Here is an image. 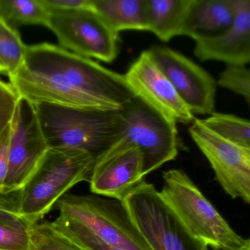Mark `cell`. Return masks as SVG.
I'll list each match as a JSON object with an SVG mask.
<instances>
[{
    "mask_svg": "<svg viewBox=\"0 0 250 250\" xmlns=\"http://www.w3.org/2000/svg\"><path fill=\"white\" fill-rule=\"evenodd\" d=\"M192 0H146L148 31L163 42L183 34Z\"/></svg>",
    "mask_w": 250,
    "mask_h": 250,
    "instance_id": "9a60e30c",
    "label": "cell"
},
{
    "mask_svg": "<svg viewBox=\"0 0 250 250\" xmlns=\"http://www.w3.org/2000/svg\"><path fill=\"white\" fill-rule=\"evenodd\" d=\"M54 207L60 215L85 226L105 243L124 250H152L121 201L67 193Z\"/></svg>",
    "mask_w": 250,
    "mask_h": 250,
    "instance_id": "5b68a950",
    "label": "cell"
},
{
    "mask_svg": "<svg viewBox=\"0 0 250 250\" xmlns=\"http://www.w3.org/2000/svg\"><path fill=\"white\" fill-rule=\"evenodd\" d=\"M219 86L240 95L250 109V70L247 67L227 66L220 74Z\"/></svg>",
    "mask_w": 250,
    "mask_h": 250,
    "instance_id": "7402d4cb",
    "label": "cell"
},
{
    "mask_svg": "<svg viewBox=\"0 0 250 250\" xmlns=\"http://www.w3.org/2000/svg\"><path fill=\"white\" fill-rule=\"evenodd\" d=\"M51 227L62 236L84 250H124L105 243L80 223L59 215L50 222Z\"/></svg>",
    "mask_w": 250,
    "mask_h": 250,
    "instance_id": "d6986e66",
    "label": "cell"
},
{
    "mask_svg": "<svg viewBox=\"0 0 250 250\" xmlns=\"http://www.w3.org/2000/svg\"><path fill=\"white\" fill-rule=\"evenodd\" d=\"M189 133L225 192L250 205V148L219 135L202 119L194 120Z\"/></svg>",
    "mask_w": 250,
    "mask_h": 250,
    "instance_id": "ba28073f",
    "label": "cell"
},
{
    "mask_svg": "<svg viewBox=\"0 0 250 250\" xmlns=\"http://www.w3.org/2000/svg\"><path fill=\"white\" fill-rule=\"evenodd\" d=\"M236 15L221 36L195 42L194 54L201 62H222L230 67L250 64V0H234Z\"/></svg>",
    "mask_w": 250,
    "mask_h": 250,
    "instance_id": "4fadbf2b",
    "label": "cell"
},
{
    "mask_svg": "<svg viewBox=\"0 0 250 250\" xmlns=\"http://www.w3.org/2000/svg\"><path fill=\"white\" fill-rule=\"evenodd\" d=\"M123 204L151 250H208L188 233L152 183L141 182Z\"/></svg>",
    "mask_w": 250,
    "mask_h": 250,
    "instance_id": "8992f818",
    "label": "cell"
},
{
    "mask_svg": "<svg viewBox=\"0 0 250 250\" xmlns=\"http://www.w3.org/2000/svg\"><path fill=\"white\" fill-rule=\"evenodd\" d=\"M135 96L175 123H192L195 117L163 72L144 51L124 74Z\"/></svg>",
    "mask_w": 250,
    "mask_h": 250,
    "instance_id": "8fae6325",
    "label": "cell"
},
{
    "mask_svg": "<svg viewBox=\"0 0 250 250\" xmlns=\"http://www.w3.org/2000/svg\"><path fill=\"white\" fill-rule=\"evenodd\" d=\"M0 250H32L28 229L0 224Z\"/></svg>",
    "mask_w": 250,
    "mask_h": 250,
    "instance_id": "cb8c5ba5",
    "label": "cell"
},
{
    "mask_svg": "<svg viewBox=\"0 0 250 250\" xmlns=\"http://www.w3.org/2000/svg\"><path fill=\"white\" fill-rule=\"evenodd\" d=\"M23 189L17 190L0 189V209L21 217Z\"/></svg>",
    "mask_w": 250,
    "mask_h": 250,
    "instance_id": "d4e9b609",
    "label": "cell"
},
{
    "mask_svg": "<svg viewBox=\"0 0 250 250\" xmlns=\"http://www.w3.org/2000/svg\"><path fill=\"white\" fill-rule=\"evenodd\" d=\"M48 10L47 27L54 32L60 46L105 63H112L117 58L120 35L107 24L92 4L75 10Z\"/></svg>",
    "mask_w": 250,
    "mask_h": 250,
    "instance_id": "52a82bcc",
    "label": "cell"
},
{
    "mask_svg": "<svg viewBox=\"0 0 250 250\" xmlns=\"http://www.w3.org/2000/svg\"><path fill=\"white\" fill-rule=\"evenodd\" d=\"M235 15L234 0H192L182 35L195 42L221 36L233 24Z\"/></svg>",
    "mask_w": 250,
    "mask_h": 250,
    "instance_id": "5bb4252c",
    "label": "cell"
},
{
    "mask_svg": "<svg viewBox=\"0 0 250 250\" xmlns=\"http://www.w3.org/2000/svg\"><path fill=\"white\" fill-rule=\"evenodd\" d=\"M92 7L117 34L148 31L146 0H92Z\"/></svg>",
    "mask_w": 250,
    "mask_h": 250,
    "instance_id": "2e32d148",
    "label": "cell"
},
{
    "mask_svg": "<svg viewBox=\"0 0 250 250\" xmlns=\"http://www.w3.org/2000/svg\"><path fill=\"white\" fill-rule=\"evenodd\" d=\"M0 73H1V70H0Z\"/></svg>",
    "mask_w": 250,
    "mask_h": 250,
    "instance_id": "f546056e",
    "label": "cell"
},
{
    "mask_svg": "<svg viewBox=\"0 0 250 250\" xmlns=\"http://www.w3.org/2000/svg\"><path fill=\"white\" fill-rule=\"evenodd\" d=\"M27 45L15 28L0 19V70L7 76L16 72L23 63Z\"/></svg>",
    "mask_w": 250,
    "mask_h": 250,
    "instance_id": "ac0fdd59",
    "label": "cell"
},
{
    "mask_svg": "<svg viewBox=\"0 0 250 250\" xmlns=\"http://www.w3.org/2000/svg\"><path fill=\"white\" fill-rule=\"evenodd\" d=\"M10 139V125L0 134V189H5L4 183L8 171Z\"/></svg>",
    "mask_w": 250,
    "mask_h": 250,
    "instance_id": "484cf974",
    "label": "cell"
},
{
    "mask_svg": "<svg viewBox=\"0 0 250 250\" xmlns=\"http://www.w3.org/2000/svg\"><path fill=\"white\" fill-rule=\"evenodd\" d=\"M48 149L33 103L20 97L10 123L9 166L4 188L23 189Z\"/></svg>",
    "mask_w": 250,
    "mask_h": 250,
    "instance_id": "9c48e42d",
    "label": "cell"
},
{
    "mask_svg": "<svg viewBox=\"0 0 250 250\" xmlns=\"http://www.w3.org/2000/svg\"><path fill=\"white\" fill-rule=\"evenodd\" d=\"M33 104L49 149L84 151L96 162L117 142L123 132L120 110L74 108L47 103Z\"/></svg>",
    "mask_w": 250,
    "mask_h": 250,
    "instance_id": "6da1fadb",
    "label": "cell"
},
{
    "mask_svg": "<svg viewBox=\"0 0 250 250\" xmlns=\"http://www.w3.org/2000/svg\"><path fill=\"white\" fill-rule=\"evenodd\" d=\"M49 14L42 0H0V19L15 29L23 25L47 27Z\"/></svg>",
    "mask_w": 250,
    "mask_h": 250,
    "instance_id": "e0dca14e",
    "label": "cell"
},
{
    "mask_svg": "<svg viewBox=\"0 0 250 250\" xmlns=\"http://www.w3.org/2000/svg\"><path fill=\"white\" fill-rule=\"evenodd\" d=\"M0 224L23 230H27L29 227L21 217L1 209H0Z\"/></svg>",
    "mask_w": 250,
    "mask_h": 250,
    "instance_id": "83f0119b",
    "label": "cell"
},
{
    "mask_svg": "<svg viewBox=\"0 0 250 250\" xmlns=\"http://www.w3.org/2000/svg\"><path fill=\"white\" fill-rule=\"evenodd\" d=\"M145 176L141 151L129 148L97 161L89 182L95 195L123 202Z\"/></svg>",
    "mask_w": 250,
    "mask_h": 250,
    "instance_id": "7c38bea8",
    "label": "cell"
},
{
    "mask_svg": "<svg viewBox=\"0 0 250 250\" xmlns=\"http://www.w3.org/2000/svg\"><path fill=\"white\" fill-rule=\"evenodd\" d=\"M120 113L121 136L104 157L137 148L142 156L145 176L176 158L180 147L176 123L137 96L125 104Z\"/></svg>",
    "mask_w": 250,
    "mask_h": 250,
    "instance_id": "277c9868",
    "label": "cell"
},
{
    "mask_svg": "<svg viewBox=\"0 0 250 250\" xmlns=\"http://www.w3.org/2000/svg\"><path fill=\"white\" fill-rule=\"evenodd\" d=\"M95 159L79 150L48 149L23 189L21 217L28 226L39 223L73 186L90 180Z\"/></svg>",
    "mask_w": 250,
    "mask_h": 250,
    "instance_id": "3957f363",
    "label": "cell"
},
{
    "mask_svg": "<svg viewBox=\"0 0 250 250\" xmlns=\"http://www.w3.org/2000/svg\"><path fill=\"white\" fill-rule=\"evenodd\" d=\"M202 120L219 135L250 148V120L216 112Z\"/></svg>",
    "mask_w": 250,
    "mask_h": 250,
    "instance_id": "ffe728a7",
    "label": "cell"
},
{
    "mask_svg": "<svg viewBox=\"0 0 250 250\" xmlns=\"http://www.w3.org/2000/svg\"><path fill=\"white\" fill-rule=\"evenodd\" d=\"M28 233L32 250H84L57 233L50 222L29 226Z\"/></svg>",
    "mask_w": 250,
    "mask_h": 250,
    "instance_id": "44dd1931",
    "label": "cell"
},
{
    "mask_svg": "<svg viewBox=\"0 0 250 250\" xmlns=\"http://www.w3.org/2000/svg\"><path fill=\"white\" fill-rule=\"evenodd\" d=\"M160 196L188 233L216 250H244L247 239L238 234L183 170L163 173Z\"/></svg>",
    "mask_w": 250,
    "mask_h": 250,
    "instance_id": "7a4b0ae2",
    "label": "cell"
},
{
    "mask_svg": "<svg viewBox=\"0 0 250 250\" xmlns=\"http://www.w3.org/2000/svg\"><path fill=\"white\" fill-rule=\"evenodd\" d=\"M48 9L75 10L84 8L91 5V0H42Z\"/></svg>",
    "mask_w": 250,
    "mask_h": 250,
    "instance_id": "4316f807",
    "label": "cell"
},
{
    "mask_svg": "<svg viewBox=\"0 0 250 250\" xmlns=\"http://www.w3.org/2000/svg\"><path fill=\"white\" fill-rule=\"evenodd\" d=\"M148 51L192 114L214 113L218 83L208 71L168 47L154 46Z\"/></svg>",
    "mask_w": 250,
    "mask_h": 250,
    "instance_id": "30bf717a",
    "label": "cell"
},
{
    "mask_svg": "<svg viewBox=\"0 0 250 250\" xmlns=\"http://www.w3.org/2000/svg\"><path fill=\"white\" fill-rule=\"evenodd\" d=\"M19 98L13 86L0 79V134L11 123Z\"/></svg>",
    "mask_w": 250,
    "mask_h": 250,
    "instance_id": "603a6c76",
    "label": "cell"
},
{
    "mask_svg": "<svg viewBox=\"0 0 250 250\" xmlns=\"http://www.w3.org/2000/svg\"><path fill=\"white\" fill-rule=\"evenodd\" d=\"M244 250H250V237L249 239H247L246 246Z\"/></svg>",
    "mask_w": 250,
    "mask_h": 250,
    "instance_id": "f1b7e54d",
    "label": "cell"
}]
</instances>
